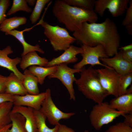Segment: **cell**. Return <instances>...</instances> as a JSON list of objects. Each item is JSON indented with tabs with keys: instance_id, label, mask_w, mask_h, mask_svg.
Masks as SVG:
<instances>
[{
	"instance_id": "d590c367",
	"label": "cell",
	"mask_w": 132,
	"mask_h": 132,
	"mask_svg": "<svg viewBox=\"0 0 132 132\" xmlns=\"http://www.w3.org/2000/svg\"><path fill=\"white\" fill-rule=\"evenodd\" d=\"M57 132H75L72 129L66 126L59 124Z\"/></svg>"
},
{
	"instance_id": "d6a6232c",
	"label": "cell",
	"mask_w": 132,
	"mask_h": 132,
	"mask_svg": "<svg viewBox=\"0 0 132 132\" xmlns=\"http://www.w3.org/2000/svg\"><path fill=\"white\" fill-rule=\"evenodd\" d=\"M13 95L5 93H0V104L8 102H12Z\"/></svg>"
},
{
	"instance_id": "4316f807",
	"label": "cell",
	"mask_w": 132,
	"mask_h": 132,
	"mask_svg": "<svg viewBox=\"0 0 132 132\" xmlns=\"http://www.w3.org/2000/svg\"><path fill=\"white\" fill-rule=\"evenodd\" d=\"M132 81V72L120 75L119 84V96L126 94Z\"/></svg>"
},
{
	"instance_id": "4dcf8cb0",
	"label": "cell",
	"mask_w": 132,
	"mask_h": 132,
	"mask_svg": "<svg viewBox=\"0 0 132 132\" xmlns=\"http://www.w3.org/2000/svg\"><path fill=\"white\" fill-rule=\"evenodd\" d=\"M104 132H132V128L122 122L109 126Z\"/></svg>"
},
{
	"instance_id": "836d02e7",
	"label": "cell",
	"mask_w": 132,
	"mask_h": 132,
	"mask_svg": "<svg viewBox=\"0 0 132 132\" xmlns=\"http://www.w3.org/2000/svg\"><path fill=\"white\" fill-rule=\"evenodd\" d=\"M8 79V77L0 74V93H5L6 83Z\"/></svg>"
},
{
	"instance_id": "ac0fdd59",
	"label": "cell",
	"mask_w": 132,
	"mask_h": 132,
	"mask_svg": "<svg viewBox=\"0 0 132 132\" xmlns=\"http://www.w3.org/2000/svg\"><path fill=\"white\" fill-rule=\"evenodd\" d=\"M22 57L20 67L23 70L33 66L45 67L48 62L45 58L40 56L35 51L30 52Z\"/></svg>"
},
{
	"instance_id": "7a4b0ae2",
	"label": "cell",
	"mask_w": 132,
	"mask_h": 132,
	"mask_svg": "<svg viewBox=\"0 0 132 132\" xmlns=\"http://www.w3.org/2000/svg\"><path fill=\"white\" fill-rule=\"evenodd\" d=\"M52 11L59 22L63 24L67 30L73 32L79 30L83 22H96L98 19L94 10L71 6L64 0H56Z\"/></svg>"
},
{
	"instance_id": "3957f363",
	"label": "cell",
	"mask_w": 132,
	"mask_h": 132,
	"mask_svg": "<svg viewBox=\"0 0 132 132\" xmlns=\"http://www.w3.org/2000/svg\"><path fill=\"white\" fill-rule=\"evenodd\" d=\"M80 77L75 81L78 90L87 98L100 104L110 95L102 87L98 74L92 66L81 69Z\"/></svg>"
},
{
	"instance_id": "1f68e13d",
	"label": "cell",
	"mask_w": 132,
	"mask_h": 132,
	"mask_svg": "<svg viewBox=\"0 0 132 132\" xmlns=\"http://www.w3.org/2000/svg\"><path fill=\"white\" fill-rule=\"evenodd\" d=\"M11 3L10 0H0V25L6 18L7 11Z\"/></svg>"
},
{
	"instance_id": "8fae6325",
	"label": "cell",
	"mask_w": 132,
	"mask_h": 132,
	"mask_svg": "<svg viewBox=\"0 0 132 132\" xmlns=\"http://www.w3.org/2000/svg\"><path fill=\"white\" fill-rule=\"evenodd\" d=\"M99 59L102 64L112 68L120 75L132 72V62L124 59L121 50L112 58H101Z\"/></svg>"
},
{
	"instance_id": "ba28073f",
	"label": "cell",
	"mask_w": 132,
	"mask_h": 132,
	"mask_svg": "<svg viewBox=\"0 0 132 132\" xmlns=\"http://www.w3.org/2000/svg\"><path fill=\"white\" fill-rule=\"evenodd\" d=\"M57 66L56 71L48 76V78L49 79L56 78L59 79L66 88L69 95L70 99L75 101L76 97L73 83L76 78L74 74L76 73H80L81 69L71 68L65 64Z\"/></svg>"
},
{
	"instance_id": "484cf974",
	"label": "cell",
	"mask_w": 132,
	"mask_h": 132,
	"mask_svg": "<svg viewBox=\"0 0 132 132\" xmlns=\"http://www.w3.org/2000/svg\"><path fill=\"white\" fill-rule=\"evenodd\" d=\"M20 11L28 13L32 12V8L28 6L26 0H13L12 6L6 15L10 16Z\"/></svg>"
},
{
	"instance_id": "5b68a950",
	"label": "cell",
	"mask_w": 132,
	"mask_h": 132,
	"mask_svg": "<svg viewBox=\"0 0 132 132\" xmlns=\"http://www.w3.org/2000/svg\"><path fill=\"white\" fill-rule=\"evenodd\" d=\"M125 114L112 108L108 102H103L93 106L89 118L92 126L95 129L99 130L103 125L110 123Z\"/></svg>"
},
{
	"instance_id": "f546056e",
	"label": "cell",
	"mask_w": 132,
	"mask_h": 132,
	"mask_svg": "<svg viewBox=\"0 0 132 132\" xmlns=\"http://www.w3.org/2000/svg\"><path fill=\"white\" fill-rule=\"evenodd\" d=\"M129 6L128 7L125 18L123 20L122 23L125 26L128 34L132 35V0H130Z\"/></svg>"
},
{
	"instance_id": "f1b7e54d",
	"label": "cell",
	"mask_w": 132,
	"mask_h": 132,
	"mask_svg": "<svg viewBox=\"0 0 132 132\" xmlns=\"http://www.w3.org/2000/svg\"><path fill=\"white\" fill-rule=\"evenodd\" d=\"M69 5L77 7L94 10L95 0H64Z\"/></svg>"
},
{
	"instance_id": "ab89813d",
	"label": "cell",
	"mask_w": 132,
	"mask_h": 132,
	"mask_svg": "<svg viewBox=\"0 0 132 132\" xmlns=\"http://www.w3.org/2000/svg\"><path fill=\"white\" fill-rule=\"evenodd\" d=\"M27 3L31 6H33L35 5L36 0H26Z\"/></svg>"
},
{
	"instance_id": "8992f818",
	"label": "cell",
	"mask_w": 132,
	"mask_h": 132,
	"mask_svg": "<svg viewBox=\"0 0 132 132\" xmlns=\"http://www.w3.org/2000/svg\"><path fill=\"white\" fill-rule=\"evenodd\" d=\"M45 92L46 97L39 110L50 124L55 126L58 125L61 120L68 119L75 115L74 112H64L57 107L52 99L50 88L47 89Z\"/></svg>"
},
{
	"instance_id": "44dd1931",
	"label": "cell",
	"mask_w": 132,
	"mask_h": 132,
	"mask_svg": "<svg viewBox=\"0 0 132 132\" xmlns=\"http://www.w3.org/2000/svg\"><path fill=\"white\" fill-rule=\"evenodd\" d=\"M27 21L25 17L16 16L6 18L0 25V30L5 33H7L25 24Z\"/></svg>"
},
{
	"instance_id": "7c38bea8",
	"label": "cell",
	"mask_w": 132,
	"mask_h": 132,
	"mask_svg": "<svg viewBox=\"0 0 132 132\" xmlns=\"http://www.w3.org/2000/svg\"><path fill=\"white\" fill-rule=\"evenodd\" d=\"M45 97V92L37 95L28 94L23 96L13 95L12 102L14 105L27 107L39 110Z\"/></svg>"
},
{
	"instance_id": "83f0119b",
	"label": "cell",
	"mask_w": 132,
	"mask_h": 132,
	"mask_svg": "<svg viewBox=\"0 0 132 132\" xmlns=\"http://www.w3.org/2000/svg\"><path fill=\"white\" fill-rule=\"evenodd\" d=\"M50 1V0H36L35 7L30 17V19L32 24H34L37 21L45 6Z\"/></svg>"
},
{
	"instance_id": "9a60e30c",
	"label": "cell",
	"mask_w": 132,
	"mask_h": 132,
	"mask_svg": "<svg viewBox=\"0 0 132 132\" xmlns=\"http://www.w3.org/2000/svg\"><path fill=\"white\" fill-rule=\"evenodd\" d=\"M109 104L112 109L125 114H132V86L126 94L111 99Z\"/></svg>"
},
{
	"instance_id": "277c9868",
	"label": "cell",
	"mask_w": 132,
	"mask_h": 132,
	"mask_svg": "<svg viewBox=\"0 0 132 132\" xmlns=\"http://www.w3.org/2000/svg\"><path fill=\"white\" fill-rule=\"evenodd\" d=\"M44 29V33L49 40L54 50L65 51L76 41L66 29L56 25H52L41 19L39 23Z\"/></svg>"
},
{
	"instance_id": "f35d334b",
	"label": "cell",
	"mask_w": 132,
	"mask_h": 132,
	"mask_svg": "<svg viewBox=\"0 0 132 132\" xmlns=\"http://www.w3.org/2000/svg\"><path fill=\"white\" fill-rule=\"evenodd\" d=\"M12 126L11 123L0 129V132H7L8 130Z\"/></svg>"
},
{
	"instance_id": "30bf717a",
	"label": "cell",
	"mask_w": 132,
	"mask_h": 132,
	"mask_svg": "<svg viewBox=\"0 0 132 132\" xmlns=\"http://www.w3.org/2000/svg\"><path fill=\"white\" fill-rule=\"evenodd\" d=\"M130 0H98L95 1L94 11L102 17L108 9L111 16L117 17L123 15L128 8Z\"/></svg>"
},
{
	"instance_id": "d6986e66",
	"label": "cell",
	"mask_w": 132,
	"mask_h": 132,
	"mask_svg": "<svg viewBox=\"0 0 132 132\" xmlns=\"http://www.w3.org/2000/svg\"><path fill=\"white\" fill-rule=\"evenodd\" d=\"M24 30L20 31L15 29L6 33L5 34L6 35L12 36L21 43L23 48V51L21 55L22 57L30 52L33 51H38L40 53L44 54V52L40 48L39 45L37 44L35 46L32 45L26 41L23 34Z\"/></svg>"
},
{
	"instance_id": "52a82bcc",
	"label": "cell",
	"mask_w": 132,
	"mask_h": 132,
	"mask_svg": "<svg viewBox=\"0 0 132 132\" xmlns=\"http://www.w3.org/2000/svg\"><path fill=\"white\" fill-rule=\"evenodd\" d=\"M81 47L83 52L81 54L82 57V60L74 65L73 68L77 69H81L85 66L90 65L93 66L99 65L104 67L109 66L101 63L99 61L101 58H108L103 47L101 45H98L94 47L82 44Z\"/></svg>"
},
{
	"instance_id": "5bb4252c",
	"label": "cell",
	"mask_w": 132,
	"mask_h": 132,
	"mask_svg": "<svg viewBox=\"0 0 132 132\" xmlns=\"http://www.w3.org/2000/svg\"><path fill=\"white\" fill-rule=\"evenodd\" d=\"M13 53V51L10 46H6L2 50L0 49V66L12 72L22 81L23 75L17 67V65L20 63L21 58L17 57L11 59L9 57L8 55Z\"/></svg>"
},
{
	"instance_id": "603a6c76",
	"label": "cell",
	"mask_w": 132,
	"mask_h": 132,
	"mask_svg": "<svg viewBox=\"0 0 132 132\" xmlns=\"http://www.w3.org/2000/svg\"><path fill=\"white\" fill-rule=\"evenodd\" d=\"M13 105L11 102L0 104V129L11 123L10 115Z\"/></svg>"
},
{
	"instance_id": "7402d4cb",
	"label": "cell",
	"mask_w": 132,
	"mask_h": 132,
	"mask_svg": "<svg viewBox=\"0 0 132 132\" xmlns=\"http://www.w3.org/2000/svg\"><path fill=\"white\" fill-rule=\"evenodd\" d=\"M57 66L50 67H43L33 66L29 67L28 70L37 78L38 83L42 85L46 77L52 74L56 70Z\"/></svg>"
},
{
	"instance_id": "cb8c5ba5",
	"label": "cell",
	"mask_w": 132,
	"mask_h": 132,
	"mask_svg": "<svg viewBox=\"0 0 132 132\" xmlns=\"http://www.w3.org/2000/svg\"><path fill=\"white\" fill-rule=\"evenodd\" d=\"M10 116L12 126L7 132H27L25 118L22 115L18 113L11 112Z\"/></svg>"
},
{
	"instance_id": "ffe728a7",
	"label": "cell",
	"mask_w": 132,
	"mask_h": 132,
	"mask_svg": "<svg viewBox=\"0 0 132 132\" xmlns=\"http://www.w3.org/2000/svg\"><path fill=\"white\" fill-rule=\"evenodd\" d=\"M23 74V77L22 81L28 94L32 95L39 94V90L38 85V83L37 77L27 69L24 70Z\"/></svg>"
},
{
	"instance_id": "d4e9b609",
	"label": "cell",
	"mask_w": 132,
	"mask_h": 132,
	"mask_svg": "<svg viewBox=\"0 0 132 132\" xmlns=\"http://www.w3.org/2000/svg\"><path fill=\"white\" fill-rule=\"evenodd\" d=\"M37 124V132H57L59 124L55 126L52 128H50L46 123L45 117L40 111L34 110Z\"/></svg>"
},
{
	"instance_id": "e0dca14e",
	"label": "cell",
	"mask_w": 132,
	"mask_h": 132,
	"mask_svg": "<svg viewBox=\"0 0 132 132\" xmlns=\"http://www.w3.org/2000/svg\"><path fill=\"white\" fill-rule=\"evenodd\" d=\"M5 93L12 95L23 96L28 94L22 81L13 73L8 76Z\"/></svg>"
},
{
	"instance_id": "9c48e42d",
	"label": "cell",
	"mask_w": 132,
	"mask_h": 132,
	"mask_svg": "<svg viewBox=\"0 0 132 132\" xmlns=\"http://www.w3.org/2000/svg\"><path fill=\"white\" fill-rule=\"evenodd\" d=\"M100 83L109 94L115 97L119 96L118 88L120 75L109 67L96 69Z\"/></svg>"
},
{
	"instance_id": "74e56055",
	"label": "cell",
	"mask_w": 132,
	"mask_h": 132,
	"mask_svg": "<svg viewBox=\"0 0 132 132\" xmlns=\"http://www.w3.org/2000/svg\"><path fill=\"white\" fill-rule=\"evenodd\" d=\"M119 49L123 51H126L132 50V44L126 45L123 46L119 47Z\"/></svg>"
},
{
	"instance_id": "6da1fadb",
	"label": "cell",
	"mask_w": 132,
	"mask_h": 132,
	"mask_svg": "<svg viewBox=\"0 0 132 132\" xmlns=\"http://www.w3.org/2000/svg\"><path fill=\"white\" fill-rule=\"evenodd\" d=\"M73 35L76 41L82 44L91 47L102 45L109 57L118 52L120 38L118 29L114 22L108 18L100 23L84 22Z\"/></svg>"
},
{
	"instance_id": "2e32d148",
	"label": "cell",
	"mask_w": 132,
	"mask_h": 132,
	"mask_svg": "<svg viewBox=\"0 0 132 132\" xmlns=\"http://www.w3.org/2000/svg\"><path fill=\"white\" fill-rule=\"evenodd\" d=\"M11 112L19 113L24 117L27 132H37V121L33 109L27 107L13 105Z\"/></svg>"
},
{
	"instance_id": "e575fe53",
	"label": "cell",
	"mask_w": 132,
	"mask_h": 132,
	"mask_svg": "<svg viewBox=\"0 0 132 132\" xmlns=\"http://www.w3.org/2000/svg\"><path fill=\"white\" fill-rule=\"evenodd\" d=\"M122 51V55L125 60L129 62H132V50L123 51Z\"/></svg>"
},
{
	"instance_id": "4fadbf2b",
	"label": "cell",
	"mask_w": 132,
	"mask_h": 132,
	"mask_svg": "<svg viewBox=\"0 0 132 132\" xmlns=\"http://www.w3.org/2000/svg\"><path fill=\"white\" fill-rule=\"evenodd\" d=\"M83 51L81 47H79L71 45L61 55L48 61L44 67H50L61 64L67 65L75 63L78 60L76 55L82 54Z\"/></svg>"
},
{
	"instance_id": "60d3db41",
	"label": "cell",
	"mask_w": 132,
	"mask_h": 132,
	"mask_svg": "<svg viewBox=\"0 0 132 132\" xmlns=\"http://www.w3.org/2000/svg\"><path fill=\"white\" fill-rule=\"evenodd\" d=\"M83 132H89L88 130H85Z\"/></svg>"
},
{
	"instance_id": "8d00e7d4",
	"label": "cell",
	"mask_w": 132,
	"mask_h": 132,
	"mask_svg": "<svg viewBox=\"0 0 132 132\" xmlns=\"http://www.w3.org/2000/svg\"><path fill=\"white\" fill-rule=\"evenodd\" d=\"M123 122L132 128V114H125Z\"/></svg>"
}]
</instances>
